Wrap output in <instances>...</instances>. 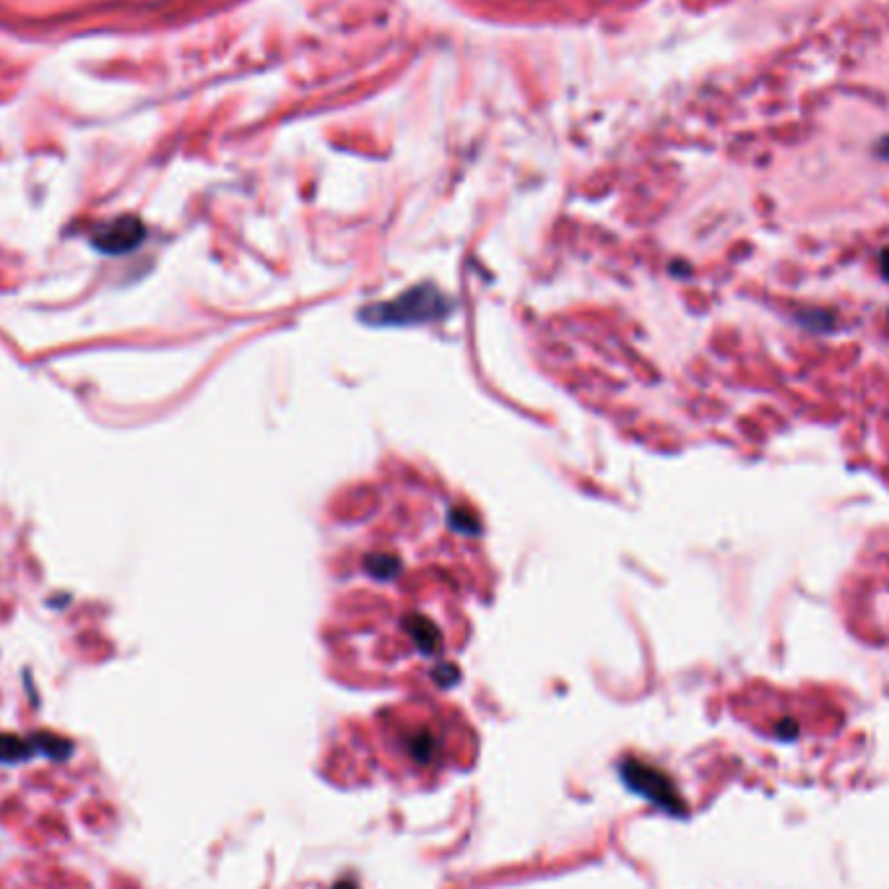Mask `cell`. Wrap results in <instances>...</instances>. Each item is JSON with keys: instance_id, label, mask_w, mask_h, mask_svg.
<instances>
[{"instance_id": "6da1fadb", "label": "cell", "mask_w": 889, "mask_h": 889, "mask_svg": "<svg viewBox=\"0 0 889 889\" xmlns=\"http://www.w3.org/2000/svg\"><path fill=\"white\" fill-rule=\"evenodd\" d=\"M445 312H448V297L432 284H424L401 294L393 302L367 307L362 318L377 325H414L442 318Z\"/></svg>"}, {"instance_id": "7a4b0ae2", "label": "cell", "mask_w": 889, "mask_h": 889, "mask_svg": "<svg viewBox=\"0 0 889 889\" xmlns=\"http://www.w3.org/2000/svg\"><path fill=\"white\" fill-rule=\"evenodd\" d=\"M619 778L632 793L643 796L645 801H650L671 817H687V804L676 791L674 780L658 767H650L640 760H624L619 765Z\"/></svg>"}, {"instance_id": "3957f363", "label": "cell", "mask_w": 889, "mask_h": 889, "mask_svg": "<svg viewBox=\"0 0 889 889\" xmlns=\"http://www.w3.org/2000/svg\"><path fill=\"white\" fill-rule=\"evenodd\" d=\"M143 234H146V229H143V224L136 219V216H123V219H115L110 221V224H104V227L94 234V245L110 255L128 253V250H133L136 245H141Z\"/></svg>"}, {"instance_id": "277c9868", "label": "cell", "mask_w": 889, "mask_h": 889, "mask_svg": "<svg viewBox=\"0 0 889 889\" xmlns=\"http://www.w3.org/2000/svg\"><path fill=\"white\" fill-rule=\"evenodd\" d=\"M37 749L32 739H19L13 734H0V765H16V762L32 760Z\"/></svg>"}, {"instance_id": "5b68a950", "label": "cell", "mask_w": 889, "mask_h": 889, "mask_svg": "<svg viewBox=\"0 0 889 889\" xmlns=\"http://www.w3.org/2000/svg\"><path fill=\"white\" fill-rule=\"evenodd\" d=\"M32 744L39 754H45V757H50V760H68L73 752L71 741H65V739H60V736H52V734L32 736Z\"/></svg>"}, {"instance_id": "8992f818", "label": "cell", "mask_w": 889, "mask_h": 889, "mask_svg": "<svg viewBox=\"0 0 889 889\" xmlns=\"http://www.w3.org/2000/svg\"><path fill=\"white\" fill-rule=\"evenodd\" d=\"M406 749H409V754L414 757L416 762L429 765V762L435 760L437 741H435V736L429 734V731H419V734H414L409 741H406Z\"/></svg>"}, {"instance_id": "52a82bcc", "label": "cell", "mask_w": 889, "mask_h": 889, "mask_svg": "<svg viewBox=\"0 0 889 889\" xmlns=\"http://www.w3.org/2000/svg\"><path fill=\"white\" fill-rule=\"evenodd\" d=\"M796 734H799V728L793 721H783L778 726V736H783V739H796Z\"/></svg>"}, {"instance_id": "ba28073f", "label": "cell", "mask_w": 889, "mask_h": 889, "mask_svg": "<svg viewBox=\"0 0 889 889\" xmlns=\"http://www.w3.org/2000/svg\"><path fill=\"white\" fill-rule=\"evenodd\" d=\"M879 271H882L884 279L889 281V247H884L882 253H879Z\"/></svg>"}, {"instance_id": "9c48e42d", "label": "cell", "mask_w": 889, "mask_h": 889, "mask_svg": "<svg viewBox=\"0 0 889 889\" xmlns=\"http://www.w3.org/2000/svg\"><path fill=\"white\" fill-rule=\"evenodd\" d=\"M333 889H359V887L354 882H351V879H341V882L333 884Z\"/></svg>"}, {"instance_id": "30bf717a", "label": "cell", "mask_w": 889, "mask_h": 889, "mask_svg": "<svg viewBox=\"0 0 889 889\" xmlns=\"http://www.w3.org/2000/svg\"><path fill=\"white\" fill-rule=\"evenodd\" d=\"M879 154H882V156H889V138H884V141L879 143Z\"/></svg>"}]
</instances>
